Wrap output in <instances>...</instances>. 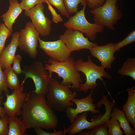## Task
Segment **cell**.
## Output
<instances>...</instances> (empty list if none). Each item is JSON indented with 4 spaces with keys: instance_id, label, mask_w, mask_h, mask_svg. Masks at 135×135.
<instances>
[{
    "instance_id": "obj_1",
    "label": "cell",
    "mask_w": 135,
    "mask_h": 135,
    "mask_svg": "<svg viewBox=\"0 0 135 135\" xmlns=\"http://www.w3.org/2000/svg\"><path fill=\"white\" fill-rule=\"evenodd\" d=\"M22 120L27 128L55 129L58 124L53 110L47 104L44 96L29 92L22 108Z\"/></svg>"
},
{
    "instance_id": "obj_2",
    "label": "cell",
    "mask_w": 135,
    "mask_h": 135,
    "mask_svg": "<svg viewBox=\"0 0 135 135\" xmlns=\"http://www.w3.org/2000/svg\"><path fill=\"white\" fill-rule=\"evenodd\" d=\"M74 58L70 56L65 60L58 62L50 58L45 64L44 67L48 72L50 77L53 72L56 74L59 78H62L63 80L60 83L70 86L78 90L83 80L79 72L76 69Z\"/></svg>"
},
{
    "instance_id": "obj_3",
    "label": "cell",
    "mask_w": 135,
    "mask_h": 135,
    "mask_svg": "<svg viewBox=\"0 0 135 135\" xmlns=\"http://www.w3.org/2000/svg\"><path fill=\"white\" fill-rule=\"evenodd\" d=\"M70 86L61 84L52 77L50 80L48 92L46 94V102L52 110L60 112L64 111L68 106L74 104L72 100L77 95V92H72Z\"/></svg>"
},
{
    "instance_id": "obj_4",
    "label": "cell",
    "mask_w": 135,
    "mask_h": 135,
    "mask_svg": "<svg viewBox=\"0 0 135 135\" xmlns=\"http://www.w3.org/2000/svg\"><path fill=\"white\" fill-rule=\"evenodd\" d=\"M75 67L78 72H82L85 75V82L80 85L78 91L86 92L89 90H94L97 86L96 80L99 79L103 82L102 77L107 79L112 78L111 76L105 70V68L95 64L89 56L86 62L80 58L75 62Z\"/></svg>"
},
{
    "instance_id": "obj_5",
    "label": "cell",
    "mask_w": 135,
    "mask_h": 135,
    "mask_svg": "<svg viewBox=\"0 0 135 135\" xmlns=\"http://www.w3.org/2000/svg\"><path fill=\"white\" fill-rule=\"evenodd\" d=\"M22 73L24 76L21 85L22 87L26 80L30 78L33 81L35 88V90L32 92L38 95H46L52 77L50 76L42 62L35 61L24 66Z\"/></svg>"
},
{
    "instance_id": "obj_6",
    "label": "cell",
    "mask_w": 135,
    "mask_h": 135,
    "mask_svg": "<svg viewBox=\"0 0 135 135\" xmlns=\"http://www.w3.org/2000/svg\"><path fill=\"white\" fill-rule=\"evenodd\" d=\"M102 104L105 107L104 114L96 120L92 119L91 122L87 120L86 112H82L76 117L74 122L68 128H64L63 131V135L68 133L69 135H74L79 133L85 129L92 130L98 126L106 122L110 119V114L115 103L114 102H110L108 100H104Z\"/></svg>"
},
{
    "instance_id": "obj_7",
    "label": "cell",
    "mask_w": 135,
    "mask_h": 135,
    "mask_svg": "<svg viewBox=\"0 0 135 135\" xmlns=\"http://www.w3.org/2000/svg\"><path fill=\"white\" fill-rule=\"evenodd\" d=\"M117 0H105L102 6L92 8L90 12L94 23L114 30V25L122 16L116 5Z\"/></svg>"
},
{
    "instance_id": "obj_8",
    "label": "cell",
    "mask_w": 135,
    "mask_h": 135,
    "mask_svg": "<svg viewBox=\"0 0 135 135\" xmlns=\"http://www.w3.org/2000/svg\"><path fill=\"white\" fill-rule=\"evenodd\" d=\"M86 6H84L82 10L70 17L64 26L67 29L84 34L90 40L94 41L96 38L97 33L103 32L104 27L95 23H91L88 21L84 12Z\"/></svg>"
},
{
    "instance_id": "obj_9",
    "label": "cell",
    "mask_w": 135,
    "mask_h": 135,
    "mask_svg": "<svg viewBox=\"0 0 135 135\" xmlns=\"http://www.w3.org/2000/svg\"><path fill=\"white\" fill-rule=\"evenodd\" d=\"M20 32L18 47L32 59H35L38 54L37 48L40 35L38 32L31 22L28 21Z\"/></svg>"
},
{
    "instance_id": "obj_10",
    "label": "cell",
    "mask_w": 135,
    "mask_h": 135,
    "mask_svg": "<svg viewBox=\"0 0 135 135\" xmlns=\"http://www.w3.org/2000/svg\"><path fill=\"white\" fill-rule=\"evenodd\" d=\"M44 6L42 4H37L30 9L24 10L25 15L30 19L32 24L40 35L46 36L51 30L52 21L45 15Z\"/></svg>"
},
{
    "instance_id": "obj_11",
    "label": "cell",
    "mask_w": 135,
    "mask_h": 135,
    "mask_svg": "<svg viewBox=\"0 0 135 135\" xmlns=\"http://www.w3.org/2000/svg\"><path fill=\"white\" fill-rule=\"evenodd\" d=\"M59 39L63 42L71 52L82 49L89 50L97 45L90 42L80 32L67 28L60 36Z\"/></svg>"
},
{
    "instance_id": "obj_12",
    "label": "cell",
    "mask_w": 135,
    "mask_h": 135,
    "mask_svg": "<svg viewBox=\"0 0 135 135\" xmlns=\"http://www.w3.org/2000/svg\"><path fill=\"white\" fill-rule=\"evenodd\" d=\"M38 42L40 48L54 61L63 62L70 56L71 52L60 39L53 41H46L39 37Z\"/></svg>"
},
{
    "instance_id": "obj_13",
    "label": "cell",
    "mask_w": 135,
    "mask_h": 135,
    "mask_svg": "<svg viewBox=\"0 0 135 135\" xmlns=\"http://www.w3.org/2000/svg\"><path fill=\"white\" fill-rule=\"evenodd\" d=\"M93 91V90H91L89 94L84 98H74L72 102L76 105V108H74L68 106L65 110L66 115L71 123L78 114L82 112L89 111L94 114L100 112V110H97L96 105L93 103L94 100L92 98Z\"/></svg>"
},
{
    "instance_id": "obj_14",
    "label": "cell",
    "mask_w": 135,
    "mask_h": 135,
    "mask_svg": "<svg viewBox=\"0 0 135 135\" xmlns=\"http://www.w3.org/2000/svg\"><path fill=\"white\" fill-rule=\"evenodd\" d=\"M12 94L4 93L6 101L2 103L3 109L9 117L18 116L21 115L23 105L27 98L28 94L22 91L14 90Z\"/></svg>"
},
{
    "instance_id": "obj_15",
    "label": "cell",
    "mask_w": 135,
    "mask_h": 135,
    "mask_svg": "<svg viewBox=\"0 0 135 135\" xmlns=\"http://www.w3.org/2000/svg\"><path fill=\"white\" fill-rule=\"evenodd\" d=\"M115 44L109 43L102 46L96 45L89 50L91 55L98 59L101 63V66L104 68H111V64L116 57Z\"/></svg>"
},
{
    "instance_id": "obj_16",
    "label": "cell",
    "mask_w": 135,
    "mask_h": 135,
    "mask_svg": "<svg viewBox=\"0 0 135 135\" xmlns=\"http://www.w3.org/2000/svg\"><path fill=\"white\" fill-rule=\"evenodd\" d=\"M20 32H16L12 35V39L9 44L4 48L0 56V63L2 70L11 67L16 56L18 46V40Z\"/></svg>"
},
{
    "instance_id": "obj_17",
    "label": "cell",
    "mask_w": 135,
    "mask_h": 135,
    "mask_svg": "<svg viewBox=\"0 0 135 135\" xmlns=\"http://www.w3.org/2000/svg\"><path fill=\"white\" fill-rule=\"evenodd\" d=\"M10 6L6 12L1 17L6 26L12 32L15 21L23 10L18 0H9Z\"/></svg>"
},
{
    "instance_id": "obj_18",
    "label": "cell",
    "mask_w": 135,
    "mask_h": 135,
    "mask_svg": "<svg viewBox=\"0 0 135 135\" xmlns=\"http://www.w3.org/2000/svg\"><path fill=\"white\" fill-rule=\"evenodd\" d=\"M128 93L127 100L122 106L123 110L129 122L135 129V85L126 90Z\"/></svg>"
},
{
    "instance_id": "obj_19",
    "label": "cell",
    "mask_w": 135,
    "mask_h": 135,
    "mask_svg": "<svg viewBox=\"0 0 135 135\" xmlns=\"http://www.w3.org/2000/svg\"><path fill=\"white\" fill-rule=\"evenodd\" d=\"M111 112L110 118L117 120L126 135H134L135 130L130 126L124 111L114 107Z\"/></svg>"
},
{
    "instance_id": "obj_20",
    "label": "cell",
    "mask_w": 135,
    "mask_h": 135,
    "mask_svg": "<svg viewBox=\"0 0 135 135\" xmlns=\"http://www.w3.org/2000/svg\"><path fill=\"white\" fill-rule=\"evenodd\" d=\"M26 129L21 117H9L8 135H25Z\"/></svg>"
},
{
    "instance_id": "obj_21",
    "label": "cell",
    "mask_w": 135,
    "mask_h": 135,
    "mask_svg": "<svg viewBox=\"0 0 135 135\" xmlns=\"http://www.w3.org/2000/svg\"><path fill=\"white\" fill-rule=\"evenodd\" d=\"M3 72L8 88L13 90L23 91L24 88L20 85L18 75L13 71L12 67L4 69Z\"/></svg>"
},
{
    "instance_id": "obj_22",
    "label": "cell",
    "mask_w": 135,
    "mask_h": 135,
    "mask_svg": "<svg viewBox=\"0 0 135 135\" xmlns=\"http://www.w3.org/2000/svg\"><path fill=\"white\" fill-rule=\"evenodd\" d=\"M118 73L121 76H128L135 80V58H128L124 62L120 68L118 70Z\"/></svg>"
},
{
    "instance_id": "obj_23",
    "label": "cell",
    "mask_w": 135,
    "mask_h": 135,
    "mask_svg": "<svg viewBox=\"0 0 135 135\" xmlns=\"http://www.w3.org/2000/svg\"><path fill=\"white\" fill-rule=\"evenodd\" d=\"M64 4L69 14L72 15L78 12V6L80 3L83 6H86V0H63Z\"/></svg>"
},
{
    "instance_id": "obj_24",
    "label": "cell",
    "mask_w": 135,
    "mask_h": 135,
    "mask_svg": "<svg viewBox=\"0 0 135 135\" xmlns=\"http://www.w3.org/2000/svg\"><path fill=\"white\" fill-rule=\"evenodd\" d=\"M106 123L108 128V135H122L124 134L121 129L119 122L117 120L110 118Z\"/></svg>"
},
{
    "instance_id": "obj_25",
    "label": "cell",
    "mask_w": 135,
    "mask_h": 135,
    "mask_svg": "<svg viewBox=\"0 0 135 135\" xmlns=\"http://www.w3.org/2000/svg\"><path fill=\"white\" fill-rule=\"evenodd\" d=\"M12 32L4 23L0 24V56L5 48L6 40L11 35Z\"/></svg>"
},
{
    "instance_id": "obj_26",
    "label": "cell",
    "mask_w": 135,
    "mask_h": 135,
    "mask_svg": "<svg viewBox=\"0 0 135 135\" xmlns=\"http://www.w3.org/2000/svg\"><path fill=\"white\" fill-rule=\"evenodd\" d=\"M44 3L54 6L62 15L68 18H70V14L66 10L63 0H44Z\"/></svg>"
},
{
    "instance_id": "obj_27",
    "label": "cell",
    "mask_w": 135,
    "mask_h": 135,
    "mask_svg": "<svg viewBox=\"0 0 135 135\" xmlns=\"http://www.w3.org/2000/svg\"><path fill=\"white\" fill-rule=\"evenodd\" d=\"M108 127L106 122L96 127L92 130L81 132L79 135H108Z\"/></svg>"
},
{
    "instance_id": "obj_28",
    "label": "cell",
    "mask_w": 135,
    "mask_h": 135,
    "mask_svg": "<svg viewBox=\"0 0 135 135\" xmlns=\"http://www.w3.org/2000/svg\"><path fill=\"white\" fill-rule=\"evenodd\" d=\"M135 41V31L130 33L124 39L115 44L116 52H118L123 47L130 44Z\"/></svg>"
},
{
    "instance_id": "obj_29",
    "label": "cell",
    "mask_w": 135,
    "mask_h": 135,
    "mask_svg": "<svg viewBox=\"0 0 135 135\" xmlns=\"http://www.w3.org/2000/svg\"><path fill=\"white\" fill-rule=\"evenodd\" d=\"M44 0H22L20 6L22 10H28L35 6L44 3Z\"/></svg>"
},
{
    "instance_id": "obj_30",
    "label": "cell",
    "mask_w": 135,
    "mask_h": 135,
    "mask_svg": "<svg viewBox=\"0 0 135 135\" xmlns=\"http://www.w3.org/2000/svg\"><path fill=\"white\" fill-rule=\"evenodd\" d=\"M9 118L6 114L0 118V135H8Z\"/></svg>"
},
{
    "instance_id": "obj_31",
    "label": "cell",
    "mask_w": 135,
    "mask_h": 135,
    "mask_svg": "<svg viewBox=\"0 0 135 135\" xmlns=\"http://www.w3.org/2000/svg\"><path fill=\"white\" fill-rule=\"evenodd\" d=\"M2 70L0 63V96L2 95L3 92L4 93H9V91L7 86L5 76Z\"/></svg>"
},
{
    "instance_id": "obj_32",
    "label": "cell",
    "mask_w": 135,
    "mask_h": 135,
    "mask_svg": "<svg viewBox=\"0 0 135 135\" xmlns=\"http://www.w3.org/2000/svg\"><path fill=\"white\" fill-rule=\"evenodd\" d=\"M22 58L19 54L16 56L12 63V68L13 71L18 75L22 73V70L20 66Z\"/></svg>"
},
{
    "instance_id": "obj_33",
    "label": "cell",
    "mask_w": 135,
    "mask_h": 135,
    "mask_svg": "<svg viewBox=\"0 0 135 135\" xmlns=\"http://www.w3.org/2000/svg\"><path fill=\"white\" fill-rule=\"evenodd\" d=\"M48 8L51 13L52 16V21L55 23L58 24L59 22H62L63 19L60 14H58L52 5L48 4Z\"/></svg>"
},
{
    "instance_id": "obj_34",
    "label": "cell",
    "mask_w": 135,
    "mask_h": 135,
    "mask_svg": "<svg viewBox=\"0 0 135 135\" xmlns=\"http://www.w3.org/2000/svg\"><path fill=\"white\" fill-rule=\"evenodd\" d=\"M40 128H34V130L38 135H63V131L62 130L49 132L43 130Z\"/></svg>"
},
{
    "instance_id": "obj_35",
    "label": "cell",
    "mask_w": 135,
    "mask_h": 135,
    "mask_svg": "<svg viewBox=\"0 0 135 135\" xmlns=\"http://www.w3.org/2000/svg\"><path fill=\"white\" fill-rule=\"evenodd\" d=\"M87 4L92 8L102 6L105 0H86Z\"/></svg>"
},
{
    "instance_id": "obj_36",
    "label": "cell",
    "mask_w": 135,
    "mask_h": 135,
    "mask_svg": "<svg viewBox=\"0 0 135 135\" xmlns=\"http://www.w3.org/2000/svg\"><path fill=\"white\" fill-rule=\"evenodd\" d=\"M3 98V96L2 94L0 96V118L3 117L6 114L4 111L3 107L1 106L2 103V100Z\"/></svg>"
}]
</instances>
